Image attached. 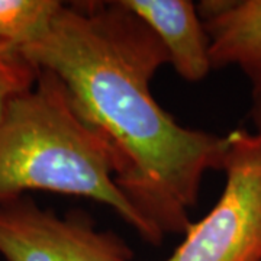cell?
Returning <instances> with one entry per match:
<instances>
[{"mask_svg": "<svg viewBox=\"0 0 261 261\" xmlns=\"http://www.w3.org/2000/svg\"><path fill=\"white\" fill-rule=\"evenodd\" d=\"M64 2L0 0V48L22 51L42 37Z\"/></svg>", "mask_w": 261, "mask_h": 261, "instance_id": "7", "label": "cell"}, {"mask_svg": "<svg viewBox=\"0 0 261 261\" xmlns=\"http://www.w3.org/2000/svg\"><path fill=\"white\" fill-rule=\"evenodd\" d=\"M63 82L75 112L111 149L115 181L164 238L186 233L206 171L224 167L226 135L180 125L151 93L168 64L155 34L121 0L64 3L20 51Z\"/></svg>", "mask_w": 261, "mask_h": 261, "instance_id": "1", "label": "cell"}, {"mask_svg": "<svg viewBox=\"0 0 261 261\" xmlns=\"http://www.w3.org/2000/svg\"><path fill=\"white\" fill-rule=\"evenodd\" d=\"M0 255L6 261H134L119 235L99 231L90 216H60L29 196L0 203Z\"/></svg>", "mask_w": 261, "mask_h": 261, "instance_id": "4", "label": "cell"}, {"mask_svg": "<svg viewBox=\"0 0 261 261\" xmlns=\"http://www.w3.org/2000/svg\"><path fill=\"white\" fill-rule=\"evenodd\" d=\"M159 38L168 64L183 80L196 83L211 73V49L197 6L190 0H121Z\"/></svg>", "mask_w": 261, "mask_h": 261, "instance_id": "6", "label": "cell"}, {"mask_svg": "<svg viewBox=\"0 0 261 261\" xmlns=\"http://www.w3.org/2000/svg\"><path fill=\"white\" fill-rule=\"evenodd\" d=\"M214 68L233 65L261 97V0H203L196 5Z\"/></svg>", "mask_w": 261, "mask_h": 261, "instance_id": "5", "label": "cell"}, {"mask_svg": "<svg viewBox=\"0 0 261 261\" xmlns=\"http://www.w3.org/2000/svg\"><path fill=\"white\" fill-rule=\"evenodd\" d=\"M250 115H251L252 123H254V129L261 130V97L252 99V106Z\"/></svg>", "mask_w": 261, "mask_h": 261, "instance_id": "9", "label": "cell"}, {"mask_svg": "<svg viewBox=\"0 0 261 261\" xmlns=\"http://www.w3.org/2000/svg\"><path fill=\"white\" fill-rule=\"evenodd\" d=\"M226 144L218 202L163 261H261V130L237 128Z\"/></svg>", "mask_w": 261, "mask_h": 261, "instance_id": "3", "label": "cell"}, {"mask_svg": "<svg viewBox=\"0 0 261 261\" xmlns=\"http://www.w3.org/2000/svg\"><path fill=\"white\" fill-rule=\"evenodd\" d=\"M41 70L20 51L0 48V119L9 103L37 83Z\"/></svg>", "mask_w": 261, "mask_h": 261, "instance_id": "8", "label": "cell"}, {"mask_svg": "<svg viewBox=\"0 0 261 261\" xmlns=\"http://www.w3.org/2000/svg\"><path fill=\"white\" fill-rule=\"evenodd\" d=\"M28 192L92 199L112 207L145 243L164 241L116 185L108 144L79 116L63 82L47 70L0 119V203Z\"/></svg>", "mask_w": 261, "mask_h": 261, "instance_id": "2", "label": "cell"}]
</instances>
